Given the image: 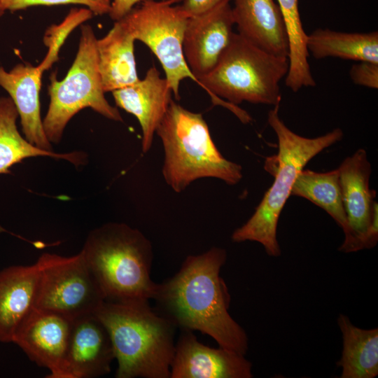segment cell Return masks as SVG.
Returning a JSON list of instances; mask_svg holds the SVG:
<instances>
[{
  "instance_id": "603a6c76",
  "label": "cell",
  "mask_w": 378,
  "mask_h": 378,
  "mask_svg": "<svg viewBox=\"0 0 378 378\" xmlns=\"http://www.w3.org/2000/svg\"><path fill=\"white\" fill-rule=\"evenodd\" d=\"M290 195L305 198L325 210L342 229L344 236L348 234L349 225L337 169L327 172L302 169L293 186Z\"/></svg>"
},
{
  "instance_id": "484cf974",
  "label": "cell",
  "mask_w": 378,
  "mask_h": 378,
  "mask_svg": "<svg viewBox=\"0 0 378 378\" xmlns=\"http://www.w3.org/2000/svg\"><path fill=\"white\" fill-rule=\"evenodd\" d=\"M112 0H1L0 10L16 11L34 6L78 4L90 9L93 14H108Z\"/></svg>"
},
{
  "instance_id": "9a60e30c",
  "label": "cell",
  "mask_w": 378,
  "mask_h": 378,
  "mask_svg": "<svg viewBox=\"0 0 378 378\" xmlns=\"http://www.w3.org/2000/svg\"><path fill=\"white\" fill-rule=\"evenodd\" d=\"M112 94L118 107L137 118L142 131V151L147 153L172 101V92L167 80L152 66L144 78L114 90Z\"/></svg>"
},
{
  "instance_id": "30bf717a",
  "label": "cell",
  "mask_w": 378,
  "mask_h": 378,
  "mask_svg": "<svg viewBox=\"0 0 378 378\" xmlns=\"http://www.w3.org/2000/svg\"><path fill=\"white\" fill-rule=\"evenodd\" d=\"M337 169L349 225L339 250L351 253L372 248L378 241V210L376 191L370 188L372 167L365 150L346 157Z\"/></svg>"
},
{
  "instance_id": "d4e9b609",
  "label": "cell",
  "mask_w": 378,
  "mask_h": 378,
  "mask_svg": "<svg viewBox=\"0 0 378 378\" xmlns=\"http://www.w3.org/2000/svg\"><path fill=\"white\" fill-rule=\"evenodd\" d=\"M92 16V12L87 8H74L60 24L50 27L44 37V43L48 48L46 55L57 61L60 48L67 36L75 27Z\"/></svg>"
},
{
  "instance_id": "277c9868",
  "label": "cell",
  "mask_w": 378,
  "mask_h": 378,
  "mask_svg": "<svg viewBox=\"0 0 378 378\" xmlns=\"http://www.w3.org/2000/svg\"><path fill=\"white\" fill-rule=\"evenodd\" d=\"M105 301L150 302L157 283L151 279L150 241L139 230L108 223L92 230L81 250Z\"/></svg>"
},
{
  "instance_id": "4316f807",
  "label": "cell",
  "mask_w": 378,
  "mask_h": 378,
  "mask_svg": "<svg viewBox=\"0 0 378 378\" xmlns=\"http://www.w3.org/2000/svg\"><path fill=\"white\" fill-rule=\"evenodd\" d=\"M349 75L356 85L373 89L378 88V63L359 62L352 65Z\"/></svg>"
},
{
  "instance_id": "9c48e42d",
  "label": "cell",
  "mask_w": 378,
  "mask_h": 378,
  "mask_svg": "<svg viewBox=\"0 0 378 378\" xmlns=\"http://www.w3.org/2000/svg\"><path fill=\"white\" fill-rule=\"evenodd\" d=\"M39 271L34 307L74 320L95 314L104 295L80 251L64 257L44 253L36 262Z\"/></svg>"
},
{
  "instance_id": "f546056e",
  "label": "cell",
  "mask_w": 378,
  "mask_h": 378,
  "mask_svg": "<svg viewBox=\"0 0 378 378\" xmlns=\"http://www.w3.org/2000/svg\"><path fill=\"white\" fill-rule=\"evenodd\" d=\"M1 1V0H0ZM4 13L0 10V16H1Z\"/></svg>"
},
{
  "instance_id": "e0dca14e",
  "label": "cell",
  "mask_w": 378,
  "mask_h": 378,
  "mask_svg": "<svg viewBox=\"0 0 378 378\" xmlns=\"http://www.w3.org/2000/svg\"><path fill=\"white\" fill-rule=\"evenodd\" d=\"M46 69L43 62L37 66L20 63L9 71L0 66V86L9 94L15 106L26 139L41 149L51 150L40 113L39 92L42 75Z\"/></svg>"
},
{
  "instance_id": "8fae6325",
  "label": "cell",
  "mask_w": 378,
  "mask_h": 378,
  "mask_svg": "<svg viewBox=\"0 0 378 378\" xmlns=\"http://www.w3.org/2000/svg\"><path fill=\"white\" fill-rule=\"evenodd\" d=\"M234 25L230 2L188 18L183 49L186 62L197 79L216 65L231 41Z\"/></svg>"
},
{
  "instance_id": "f1b7e54d",
  "label": "cell",
  "mask_w": 378,
  "mask_h": 378,
  "mask_svg": "<svg viewBox=\"0 0 378 378\" xmlns=\"http://www.w3.org/2000/svg\"><path fill=\"white\" fill-rule=\"evenodd\" d=\"M141 0H112L108 13L110 18L118 21L126 15Z\"/></svg>"
},
{
  "instance_id": "83f0119b",
  "label": "cell",
  "mask_w": 378,
  "mask_h": 378,
  "mask_svg": "<svg viewBox=\"0 0 378 378\" xmlns=\"http://www.w3.org/2000/svg\"><path fill=\"white\" fill-rule=\"evenodd\" d=\"M232 0H181V6L189 15L192 16L204 13L214 6Z\"/></svg>"
},
{
  "instance_id": "4fadbf2b",
  "label": "cell",
  "mask_w": 378,
  "mask_h": 378,
  "mask_svg": "<svg viewBox=\"0 0 378 378\" xmlns=\"http://www.w3.org/2000/svg\"><path fill=\"white\" fill-rule=\"evenodd\" d=\"M252 364L245 355L201 343L192 331L182 330L171 365L170 378H251Z\"/></svg>"
},
{
  "instance_id": "ba28073f",
  "label": "cell",
  "mask_w": 378,
  "mask_h": 378,
  "mask_svg": "<svg viewBox=\"0 0 378 378\" xmlns=\"http://www.w3.org/2000/svg\"><path fill=\"white\" fill-rule=\"evenodd\" d=\"M181 0H141L118 20L135 40L146 44L161 63L174 97L180 99L182 80L190 78L200 85L185 59L183 41L190 17L176 5Z\"/></svg>"
},
{
  "instance_id": "8992f818",
  "label": "cell",
  "mask_w": 378,
  "mask_h": 378,
  "mask_svg": "<svg viewBox=\"0 0 378 378\" xmlns=\"http://www.w3.org/2000/svg\"><path fill=\"white\" fill-rule=\"evenodd\" d=\"M155 133L164 148L162 176L174 192H181L202 178H218L228 185L242 178L241 166L220 153L201 113L172 99Z\"/></svg>"
},
{
  "instance_id": "7c38bea8",
  "label": "cell",
  "mask_w": 378,
  "mask_h": 378,
  "mask_svg": "<svg viewBox=\"0 0 378 378\" xmlns=\"http://www.w3.org/2000/svg\"><path fill=\"white\" fill-rule=\"evenodd\" d=\"M73 320L55 312L34 307L18 328L16 344L38 365L49 370L48 378H59Z\"/></svg>"
},
{
  "instance_id": "3957f363",
  "label": "cell",
  "mask_w": 378,
  "mask_h": 378,
  "mask_svg": "<svg viewBox=\"0 0 378 378\" xmlns=\"http://www.w3.org/2000/svg\"><path fill=\"white\" fill-rule=\"evenodd\" d=\"M279 106H274L267 115L268 124L277 136L278 153L267 157L264 165L265 169L274 176V181L253 214L231 236L234 242L260 243L272 257L281 255L276 238L278 221L298 175L312 158L343 137L340 128L315 138L300 136L280 118Z\"/></svg>"
},
{
  "instance_id": "44dd1931",
  "label": "cell",
  "mask_w": 378,
  "mask_h": 378,
  "mask_svg": "<svg viewBox=\"0 0 378 378\" xmlns=\"http://www.w3.org/2000/svg\"><path fill=\"white\" fill-rule=\"evenodd\" d=\"M307 48L316 59L333 57L378 63V32L346 33L320 28L307 35Z\"/></svg>"
},
{
  "instance_id": "7402d4cb",
  "label": "cell",
  "mask_w": 378,
  "mask_h": 378,
  "mask_svg": "<svg viewBox=\"0 0 378 378\" xmlns=\"http://www.w3.org/2000/svg\"><path fill=\"white\" fill-rule=\"evenodd\" d=\"M18 116L12 99L0 97V174L9 173L13 165L30 157L62 158L77 166L83 163L85 155L80 152L57 153L31 144L19 133L16 125Z\"/></svg>"
},
{
  "instance_id": "d6986e66",
  "label": "cell",
  "mask_w": 378,
  "mask_h": 378,
  "mask_svg": "<svg viewBox=\"0 0 378 378\" xmlns=\"http://www.w3.org/2000/svg\"><path fill=\"white\" fill-rule=\"evenodd\" d=\"M135 41L120 21H115L109 31L97 40L98 66L105 92H112L139 80L134 57Z\"/></svg>"
},
{
  "instance_id": "6da1fadb",
  "label": "cell",
  "mask_w": 378,
  "mask_h": 378,
  "mask_svg": "<svg viewBox=\"0 0 378 378\" xmlns=\"http://www.w3.org/2000/svg\"><path fill=\"white\" fill-rule=\"evenodd\" d=\"M226 259V251L216 246L187 256L173 276L157 284L152 300L176 328L201 332L219 346L245 355L248 337L228 312L230 295L220 276Z\"/></svg>"
},
{
  "instance_id": "5b68a950",
  "label": "cell",
  "mask_w": 378,
  "mask_h": 378,
  "mask_svg": "<svg viewBox=\"0 0 378 378\" xmlns=\"http://www.w3.org/2000/svg\"><path fill=\"white\" fill-rule=\"evenodd\" d=\"M288 68V57L265 52L234 33L214 68L197 80L213 104L227 108L246 123L251 117L237 105H280L279 83Z\"/></svg>"
},
{
  "instance_id": "7a4b0ae2",
  "label": "cell",
  "mask_w": 378,
  "mask_h": 378,
  "mask_svg": "<svg viewBox=\"0 0 378 378\" xmlns=\"http://www.w3.org/2000/svg\"><path fill=\"white\" fill-rule=\"evenodd\" d=\"M95 315L110 335L116 378H170L176 328L149 302L104 301Z\"/></svg>"
},
{
  "instance_id": "ac0fdd59",
  "label": "cell",
  "mask_w": 378,
  "mask_h": 378,
  "mask_svg": "<svg viewBox=\"0 0 378 378\" xmlns=\"http://www.w3.org/2000/svg\"><path fill=\"white\" fill-rule=\"evenodd\" d=\"M38 279L36 262L0 270V342H13L18 328L34 307Z\"/></svg>"
},
{
  "instance_id": "2e32d148",
  "label": "cell",
  "mask_w": 378,
  "mask_h": 378,
  "mask_svg": "<svg viewBox=\"0 0 378 378\" xmlns=\"http://www.w3.org/2000/svg\"><path fill=\"white\" fill-rule=\"evenodd\" d=\"M232 1V15L238 34L265 52L288 57V34L276 0Z\"/></svg>"
},
{
  "instance_id": "52a82bcc",
  "label": "cell",
  "mask_w": 378,
  "mask_h": 378,
  "mask_svg": "<svg viewBox=\"0 0 378 378\" xmlns=\"http://www.w3.org/2000/svg\"><path fill=\"white\" fill-rule=\"evenodd\" d=\"M97 38L88 24L81 26L78 50L64 79L50 76L48 88L50 102L43 120L50 142L58 143L71 118L90 107L108 119L122 122L118 109L106 100L98 66Z\"/></svg>"
},
{
  "instance_id": "ffe728a7",
  "label": "cell",
  "mask_w": 378,
  "mask_h": 378,
  "mask_svg": "<svg viewBox=\"0 0 378 378\" xmlns=\"http://www.w3.org/2000/svg\"><path fill=\"white\" fill-rule=\"evenodd\" d=\"M338 326L342 334L343 349L337 365L342 378H374L378 375V329L364 330L340 314Z\"/></svg>"
},
{
  "instance_id": "cb8c5ba5",
  "label": "cell",
  "mask_w": 378,
  "mask_h": 378,
  "mask_svg": "<svg viewBox=\"0 0 378 378\" xmlns=\"http://www.w3.org/2000/svg\"><path fill=\"white\" fill-rule=\"evenodd\" d=\"M281 12L289 43V68L285 84L297 92L304 87H314L315 80L308 62L307 34L300 16L298 0H276Z\"/></svg>"
},
{
  "instance_id": "5bb4252c",
  "label": "cell",
  "mask_w": 378,
  "mask_h": 378,
  "mask_svg": "<svg viewBox=\"0 0 378 378\" xmlns=\"http://www.w3.org/2000/svg\"><path fill=\"white\" fill-rule=\"evenodd\" d=\"M115 359L107 329L95 314L73 320L59 378H94L108 374Z\"/></svg>"
}]
</instances>
